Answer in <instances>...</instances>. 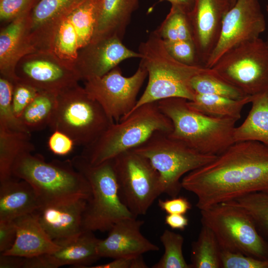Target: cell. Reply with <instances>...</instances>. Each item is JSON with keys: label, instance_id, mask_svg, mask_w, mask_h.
Here are the masks:
<instances>
[{"label": "cell", "instance_id": "6da1fadb", "mask_svg": "<svg viewBox=\"0 0 268 268\" xmlns=\"http://www.w3.org/2000/svg\"><path fill=\"white\" fill-rule=\"evenodd\" d=\"M181 184L196 196L200 210L251 193H268V148L256 141L235 142L187 174Z\"/></svg>", "mask_w": 268, "mask_h": 268}, {"label": "cell", "instance_id": "7a4b0ae2", "mask_svg": "<svg viewBox=\"0 0 268 268\" xmlns=\"http://www.w3.org/2000/svg\"><path fill=\"white\" fill-rule=\"evenodd\" d=\"M138 52L141 55L139 64L147 71L148 82L133 111L142 105L169 98L193 100L196 93L191 85L192 79L211 69L201 65L184 64L175 60L168 53L163 40L155 31L140 44Z\"/></svg>", "mask_w": 268, "mask_h": 268}, {"label": "cell", "instance_id": "3957f363", "mask_svg": "<svg viewBox=\"0 0 268 268\" xmlns=\"http://www.w3.org/2000/svg\"><path fill=\"white\" fill-rule=\"evenodd\" d=\"M12 174L32 186L42 206L80 199L88 201L91 197L88 181L71 160L47 161L40 154L26 152L15 161Z\"/></svg>", "mask_w": 268, "mask_h": 268}, {"label": "cell", "instance_id": "277c9868", "mask_svg": "<svg viewBox=\"0 0 268 268\" xmlns=\"http://www.w3.org/2000/svg\"><path fill=\"white\" fill-rule=\"evenodd\" d=\"M171 121L170 136L203 154L218 155L234 143L236 120L205 115L191 107L188 100L169 98L157 101Z\"/></svg>", "mask_w": 268, "mask_h": 268}, {"label": "cell", "instance_id": "5b68a950", "mask_svg": "<svg viewBox=\"0 0 268 268\" xmlns=\"http://www.w3.org/2000/svg\"><path fill=\"white\" fill-rule=\"evenodd\" d=\"M170 120L160 111L157 102L137 107L114 122L94 142L84 147L81 155L92 165L112 159L144 143L154 133H171Z\"/></svg>", "mask_w": 268, "mask_h": 268}, {"label": "cell", "instance_id": "8992f818", "mask_svg": "<svg viewBox=\"0 0 268 268\" xmlns=\"http://www.w3.org/2000/svg\"><path fill=\"white\" fill-rule=\"evenodd\" d=\"M70 160L88 181L91 190L83 214V231H109L122 219L134 217L120 198L112 159L96 165L81 154Z\"/></svg>", "mask_w": 268, "mask_h": 268}, {"label": "cell", "instance_id": "52a82bcc", "mask_svg": "<svg viewBox=\"0 0 268 268\" xmlns=\"http://www.w3.org/2000/svg\"><path fill=\"white\" fill-rule=\"evenodd\" d=\"M115 122L78 84L57 93L49 127L67 134L75 145L86 147Z\"/></svg>", "mask_w": 268, "mask_h": 268}, {"label": "cell", "instance_id": "ba28073f", "mask_svg": "<svg viewBox=\"0 0 268 268\" xmlns=\"http://www.w3.org/2000/svg\"><path fill=\"white\" fill-rule=\"evenodd\" d=\"M168 132L158 131L133 149L146 157L158 172L162 194L178 196L183 176L213 161L216 155L201 153L171 137Z\"/></svg>", "mask_w": 268, "mask_h": 268}, {"label": "cell", "instance_id": "9c48e42d", "mask_svg": "<svg viewBox=\"0 0 268 268\" xmlns=\"http://www.w3.org/2000/svg\"><path fill=\"white\" fill-rule=\"evenodd\" d=\"M201 213L202 225L212 231L222 250L268 260V242L241 208L222 202L201 210Z\"/></svg>", "mask_w": 268, "mask_h": 268}, {"label": "cell", "instance_id": "30bf717a", "mask_svg": "<svg viewBox=\"0 0 268 268\" xmlns=\"http://www.w3.org/2000/svg\"><path fill=\"white\" fill-rule=\"evenodd\" d=\"M212 68L216 75L246 96L268 90V42L260 38L225 53Z\"/></svg>", "mask_w": 268, "mask_h": 268}, {"label": "cell", "instance_id": "8fae6325", "mask_svg": "<svg viewBox=\"0 0 268 268\" xmlns=\"http://www.w3.org/2000/svg\"><path fill=\"white\" fill-rule=\"evenodd\" d=\"M112 162L121 201L135 217L145 214L162 194L158 172L134 150L117 155Z\"/></svg>", "mask_w": 268, "mask_h": 268}, {"label": "cell", "instance_id": "7c38bea8", "mask_svg": "<svg viewBox=\"0 0 268 268\" xmlns=\"http://www.w3.org/2000/svg\"><path fill=\"white\" fill-rule=\"evenodd\" d=\"M147 72L140 64L132 75L124 76L117 66L105 75L85 80L84 89L115 122L129 115L135 106Z\"/></svg>", "mask_w": 268, "mask_h": 268}, {"label": "cell", "instance_id": "4fadbf2b", "mask_svg": "<svg viewBox=\"0 0 268 268\" xmlns=\"http://www.w3.org/2000/svg\"><path fill=\"white\" fill-rule=\"evenodd\" d=\"M15 74L18 80L39 90L57 93L77 84L81 79L72 63L47 51L23 57L16 65Z\"/></svg>", "mask_w": 268, "mask_h": 268}, {"label": "cell", "instance_id": "5bb4252c", "mask_svg": "<svg viewBox=\"0 0 268 268\" xmlns=\"http://www.w3.org/2000/svg\"><path fill=\"white\" fill-rule=\"evenodd\" d=\"M266 28L259 0H237L224 16L219 40L204 67L212 68L230 49L260 38Z\"/></svg>", "mask_w": 268, "mask_h": 268}, {"label": "cell", "instance_id": "9a60e30c", "mask_svg": "<svg viewBox=\"0 0 268 268\" xmlns=\"http://www.w3.org/2000/svg\"><path fill=\"white\" fill-rule=\"evenodd\" d=\"M231 7L229 0H195L187 13L200 65L204 67L215 48L224 16Z\"/></svg>", "mask_w": 268, "mask_h": 268}, {"label": "cell", "instance_id": "2e32d148", "mask_svg": "<svg viewBox=\"0 0 268 268\" xmlns=\"http://www.w3.org/2000/svg\"><path fill=\"white\" fill-rule=\"evenodd\" d=\"M140 58L139 52L125 46L116 37L92 41L78 51L74 67L81 79L101 77L123 61Z\"/></svg>", "mask_w": 268, "mask_h": 268}, {"label": "cell", "instance_id": "e0dca14e", "mask_svg": "<svg viewBox=\"0 0 268 268\" xmlns=\"http://www.w3.org/2000/svg\"><path fill=\"white\" fill-rule=\"evenodd\" d=\"M99 241L93 232L83 231L75 238L57 243L60 248L52 253L26 258L23 268H58L67 265L89 268L100 258Z\"/></svg>", "mask_w": 268, "mask_h": 268}, {"label": "cell", "instance_id": "ac0fdd59", "mask_svg": "<svg viewBox=\"0 0 268 268\" xmlns=\"http://www.w3.org/2000/svg\"><path fill=\"white\" fill-rule=\"evenodd\" d=\"M144 221L132 217L116 223L109 231L107 237L99 239L98 251L100 258L113 259L135 257L159 247L146 239L140 232Z\"/></svg>", "mask_w": 268, "mask_h": 268}, {"label": "cell", "instance_id": "d6986e66", "mask_svg": "<svg viewBox=\"0 0 268 268\" xmlns=\"http://www.w3.org/2000/svg\"><path fill=\"white\" fill-rule=\"evenodd\" d=\"M87 200H76L46 205L36 213L39 221L56 243L73 239L83 232L82 221Z\"/></svg>", "mask_w": 268, "mask_h": 268}, {"label": "cell", "instance_id": "ffe728a7", "mask_svg": "<svg viewBox=\"0 0 268 268\" xmlns=\"http://www.w3.org/2000/svg\"><path fill=\"white\" fill-rule=\"evenodd\" d=\"M30 12L15 18L0 32V76L13 82L18 80L15 68L18 62L37 51L29 34Z\"/></svg>", "mask_w": 268, "mask_h": 268}, {"label": "cell", "instance_id": "44dd1931", "mask_svg": "<svg viewBox=\"0 0 268 268\" xmlns=\"http://www.w3.org/2000/svg\"><path fill=\"white\" fill-rule=\"evenodd\" d=\"M16 236L12 247L3 253L31 258L52 253L60 248L40 224L36 212L14 220Z\"/></svg>", "mask_w": 268, "mask_h": 268}, {"label": "cell", "instance_id": "7402d4cb", "mask_svg": "<svg viewBox=\"0 0 268 268\" xmlns=\"http://www.w3.org/2000/svg\"><path fill=\"white\" fill-rule=\"evenodd\" d=\"M20 180L11 177L0 181V220H14L34 213L42 206L32 186Z\"/></svg>", "mask_w": 268, "mask_h": 268}, {"label": "cell", "instance_id": "603a6c76", "mask_svg": "<svg viewBox=\"0 0 268 268\" xmlns=\"http://www.w3.org/2000/svg\"><path fill=\"white\" fill-rule=\"evenodd\" d=\"M139 0H100L92 41L116 37L123 40Z\"/></svg>", "mask_w": 268, "mask_h": 268}, {"label": "cell", "instance_id": "cb8c5ba5", "mask_svg": "<svg viewBox=\"0 0 268 268\" xmlns=\"http://www.w3.org/2000/svg\"><path fill=\"white\" fill-rule=\"evenodd\" d=\"M247 117L234 130V141H258L268 148V90L253 96Z\"/></svg>", "mask_w": 268, "mask_h": 268}, {"label": "cell", "instance_id": "d4e9b609", "mask_svg": "<svg viewBox=\"0 0 268 268\" xmlns=\"http://www.w3.org/2000/svg\"><path fill=\"white\" fill-rule=\"evenodd\" d=\"M253 97L234 99L217 95L196 94L188 103L193 108L208 116L238 121L244 106L251 103Z\"/></svg>", "mask_w": 268, "mask_h": 268}, {"label": "cell", "instance_id": "484cf974", "mask_svg": "<svg viewBox=\"0 0 268 268\" xmlns=\"http://www.w3.org/2000/svg\"><path fill=\"white\" fill-rule=\"evenodd\" d=\"M30 137L27 133L0 130V181L12 177L13 165L20 155L34 150Z\"/></svg>", "mask_w": 268, "mask_h": 268}, {"label": "cell", "instance_id": "4316f807", "mask_svg": "<svg viewBox=\"0 0 268 268\" xmlns=\"http://www.w3.org/2000/svg\"><path fill=\"white\" fill-rule=\"evenodd\" d=\"M85 0H39L29 14V33L46 28Z\"/></svg>", "mask_w": 268, "mask_h": 268}, {"label": "cell", "instance_id": "83f0119b", "mask_svg": "<svg viewBox=\"0 0 268 268\" xmlns=\"http://www.w3.org/2000/svg\"><path fill=\"white\" fill-rule=\"evenodd\" d=\"M57 93L39 91L19 119L31 133L49 126L57 102Z\"/></svg>", "mask_w": 268, "mask_h": 268}, {"label": "cell", "instance_id": "f1b7e54d", "mask_svg": "<svg viewBox=\"0 0 268 268\" xmlns=\"http://www.w3.org/2000/svg\"><path fill=\"white\" fill-rule=\"evenodd\" d=\"M221 252L213 233L202 225L197 240L192 245V268H221Z\"/></svg>", "mask_w": 268, "mask_h": 268}, {"label": "cell", "instance_id": "f546056e", "mask_svg": "<svg viewBox=\"0 0 268 268\" xmlns=\"http://www.w3.org/2000/svg\"><path fill=\"white\" fill-rule=\"evenodd\" d=\"M245 211L253 219L259 233L268 237V193H253L225 202Z\"/></svg>", "mask_w": 268, "mask_h": 268}, {"label": "cell", "instance_id": "4dcf8cb0", "mask_svg": "<svg viewBox=\"0 0 268 268\" xmlns=\"http://www.w3.org/2000/svg\"><path fill=\"white\" fill-rule=\"evenodd\" d=\"M191 85L196 94L217 95L234 99L247 96L239 89L216 75L212 68L193 77Z\"/></svg>", "mask_w": 268, "mask_h": 268}, {"label": "cell", "instance_id": "1f68e13d", "mask_svg": "<svg viewBox=\"0 0 268 268\" xmlns=\"http://www.w3.org/2000/svg\"><path fill=\"white\" fill-rule=\"evenodd\" d=\"M154 31L164 41L192 40L187 13L176 5H171L169 12Z\"/></svg>", "mask_w": 268, "mask_h": 268}, {"label": "cell", "instance_id": "d6a6232c", "mask_svg": "<svg viewBox=\"0 0 268 268\" xmlns=\"http://www.w3.org/2000/svg\"><path fill=\"white\" fill-rule=\"evenodd\" d=\"M164 252L153 268H192L183 256L184 237L180 234L166 229L160 237Z\"/></svg>", "mask_w": 268, "mask_h": 268}, {"label": "cell", "instance_id": "836d02e7", "mask_svg": "<svg viewBox=\"0 0 268 268\" xmlns=\"http://www.w3.org/2000/svg\"><path fill=\"white\" fill-rule=\"evenodd\" d=\"M13 82L0 76V130L31 134L16 117L12 106Z\"/></svg>", "mask_w": 268, "mask_h": 268}, {"label": "cell", "instance_id": "e575fe53", "mask_svg": "<svg viewBox=\"0 0 268 268\" xmlns=\"http://www.w3.org/2000/svg\"><path fill=\"white\" fill-rule=\"evenodd\" d=\"M163 43L168 53L179 62L192 66L201 65L192 40L163 41Z\"/></svg>", "mask_w": 268, "mask_h": 268}, {"label": "cell", "instance_id": "d590c367", "mask_svg": "<svg viewBox=\"0 0 268 268\" xmlns=\"http://www.w3.org/2000/svg\"><path fill=\"white\" fill-rule=\"evenodd\" d=\"M40 90L19 80L13 82L12 106L15 115L19 118Z\"/></svg>", "mask_w": 268, "mask_h": 268}, {"label": "cell", "instance_id": "8d00e7d4", "mask_svg": "<svg viewBox=\"0 0 268 268\" xmlns=\"http://www.w3.org/2000/svg\"><path fill=\"white\" fill-rule=\"evenodd\" d=\"M221 268H268V260L222 250Z\"/></svg>", "mask_w": 268, "mask_h": 268}, {"label": "cell", "instance_id": "74e56055", "mask_svg": "<svg viewBox=\"0 0 268 268\" xmlns=\"http://www.w3.org/2000/svg\"><path fill=\"white\" fill-rule=\"evenodd\" d=\"M37 0H0L1 22H10L15 18L30 12Z\"/></svg>", "mask_w": 268, "mask_h": 268}, {"label": "cell", "instance_id": "f35d334b", "mask_svg": "<svg viewBox=\"0 0 268 268\" xmlns=\"http://www.w3.org/2000/svg\"><path fill=\"white\" fill-rule=\"evenodd\" d=\"M75 143L67 134L59 130L53 131L48 140V146L54 154L65 156L73 149Z\"/></svg>", "mask_w": 268, "mask_h": 268}, {"label": "cell", "instance_id": "ab89813d", "mask_svg": "<svg viewBox=\"0 0 268 268\" xmlns=\"http://www.w3.org/2000/svg\"><path fill=\"white\" fill-rule=\"evenodd\" d=\"M158 206L167 214H185L192 208L188 200L183 197H176L171 199L159 200Z\"/></svg>", "mask_w": 268, "mask_h": 268}, {"label": "cell", "instance_id": "60d3db41", "mask_svg": "<svg viewBox=\"0 0 268 268\" xmlns=\"http://www.w3.org/2000/svg\"><path fill=\"white\" fill-rule=\"evenodd\" d=\"M16 228L14 220H0V252L10 249L15 242Z\"/></svg>", "mask_w": 268, "mask_h": 268}, {"label": "cell", "instance_id": "b9f144b4", "mask_svg": "<svg viewBox=\"0 0 268 268\" xmlns=\"http://www.w3.org/2000/svg\"><path fill=\"white\" fill-rule=\"evenodd\" d=\"M147 265L142 255L135 257H122L104 264L91 266L89 268H146Z\"/></svg>", "mask_w": 268, "mask_h": 268}, {"label": "cell", "instance_id": "7bdbcfd3", "mask_svg": "<svg viewBox=\"0 0 268 268\" xmlns=\"http://www.w3.org/2000/svg\"><path fill=\"white\" fill-rule=\"evenodd\" d=\"M165 223L172 229L184 230L188 225L189 219L184 214H167Z\"/></svg>", "mask_w": 268, "mask_h": 268}, {"label": "cell", "instance_id": "ee69618b", "mask_svg": "<svg viewBox=\"0 0 268 268\" xmlns=\"http://www.w3.org/2000/svg\"><path fill=\"white\" fill-rule=\"evenodd\" d=\"M26 258L3 253L0 254V268H23Z\"/></svg>", "mask_w": 268, "mask_h": 268}, {"label": "cell", "instance_id": "f6af8a7d", "mask_svg": "<svg viewBox=\"0 0 268 268\" xmlns=\"http://www.w3.org/2000/svg\"><path fill=\"white\" fill-rule=\"evenodd\" d=\"M170 2L171 5L177 6L187 13L193 8L195 0H166Z\"/></svg>", "mask_w": 268, "mask_h": 268}, {"label": "cell", "instance_id": "bcb514c9", "mask_svg": "<svg viewBox=\"0 0 268 268\" xmlns=\"http://www.w3.org/2000/svg\"><path fill=\"white\" fill-rule=\"evenodd\" d=\"M229 0L230 3V4L231 5V6L232 7L234 5V4L235 3V2H236V1L237 0Z\"/></svg>", "mask_w": 268, "mask_h": 268}, {"label": "cell", "instance_id": "7dc6e473", "mask_svg": "<svg viewBox=\"0 0 268 268\" xmlns=\"http://www.w3.org/2000/svg\"><path fill=\"white\" fill-rule=\"evenodd\" d=\"M266 10L268 14V4L266 6Z\"/></svg>", "mask_w": 268, "mask_h": 268}, {"label": "cell", "instance_id": "c3c4849f", "mask_svg": "<svg viewBox=\"0 0 268 268\" xmlns=\"http://www.w3.org/2000/svg\"></svg>", "mask_w": 268, "mask_h": 268}]
</instances>
